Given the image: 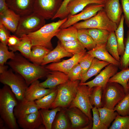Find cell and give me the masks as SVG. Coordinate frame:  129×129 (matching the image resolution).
<instances>
[{"instance_id": "16", "label": "cell", "mask_w": 129, "mask_h": 129, "mask_svg": "<svg viewBox=\"0 0 129 129\" xmlns=\"http://www.w3.org/2000/svg\"><path fill=\"white\" fill-rule=\"evenodd\" d=\"M35 0H6L9 9L22 16L33 12Z\"/></svg>"}, {"instance_id": "22", "label": "cell", "mask_w": 129, "mask_h": 129, "mask_svg": "<svg viewBox=\"0 0 129 129\" xmlns=\"http://www.w3.org/2000/svg\"><path fill=\"white\" fill-rule=\"evenodd\" d=\"M106 0H71L67 7V17L77 14L88 5L91 4H104Z\"/></svg>"}, {"instance_id": "6", "label": "cell", "mask_w": 129, "mask_h": 129, "mask_svg": "<svg viewBox=\"0 0 129 129\" xmlns=\"http://www.w3.org/2000/svg\"><path fill=\"white\" fill-rule=\"evenodd\" d=\"M73 25L77 29L95 28L105 30L110 32H115L118 27L109 18L103 9L91 18Z\"/></svg>"}, {"instance_id": "32", "label": "cell", "mask_w": 129, "mask_h": 129, "mask_svg": "<svg viewBox=\"0 0 129 129\" xmlns=\"http://www.w3.org/2000/svg\"><path fill=\"white\" fill-rule=\"evenodd\" d=\"M129 80V68L117 72L109 80L108 82L119 83L124 87L126 94L129 91L127 83Z\"/></svg>"}, {"instance_id": "42", "label": "cell", "mask_w": 129, "mask_h": 129, "mask_svg": "<svg viewBox=\"0 0 129 129\" xmlns=\"http://www.w3.org/2000/svg\"><path fill=\"white\" fill-rule=\"evenodd\" d=\"M109 129H129V115L116 117Z\"/></svg>"}, {"instance_id": "40", "label": "cell", "mask_w": 129, "mask_h": 129, "mask_svg": "<svg viewBox=\"0 0 129 129\" xmlns=\"http://www.w3.org/2000/svg\"><path fill=\"white\" fill-rule=\"evenodd\" d=\"M125 50L123 55L121 56L120 64L118 68L121 70L129 67V28L128 30L126 38L124 39Z\"/></svg>"}, {"instance_id": "54", "label": "cell", "mask_w": 129, "mask_h": 129, "mask_svg": "<svg viewBox=\"0 0 129 129\" xmlns=\"http://www.w3.org/2000/svg\"><path fill=\"white\" fill-rule=\"evenodd\" d=\"M127 87L128 89H129V80L127 83Z\"/></svg>"}, {"instance_id": "23", "label": "cell", "mask_w": 129, "mask_h": 129, "mask_svg": "<svg viewBox=\"0 0 129 129\" xmlns=\"http://www.w3.org/2000/svg\"><path fill=\"white\" fill-rule=\"evenodd\" d=\"M106 44L96 45L95 48L86 53L100 60L107 62L119 67L120 62L114 59L108 52L106 49Z\"/></svg>"}, {"instance_id": "49", "label": "cell", "mask_w": 129, "mask_h": 129, "mask_svg": "<svg viewBox=\"0 0 129 129\" xmlns=\"http://www.w3.org/2000/svg\"><path fill=\"white\" fill-rule=\"evenodd\" d=\"M10 31L2 24L0 23V42L7 45L8 38L11 35Z\"/></svg>"}, {"instance_id": "28", "label": "cell", "mask_w": 129, "mask_h": 129, "mask_svg": "<svg viewBox=\"0 0 129 129\" xmlns=\"http://www.w3.org/2000/svg\"><path fill=\"white\" fill-rule=\"evenodd\" d=\"M20 38V41L18 44L9 47V49L13 52L18 51L24 57L29 59L32 47V42L27 38L21 37Z\"/></svg>"}, {"instance_id": "9", "label": "cell", "mask_w": 129, "mask_h": 129, "mask_svg": "<svg viewBox=\"0 0 129 129\" xmlns=\"http://www.w3.org/2000/svg\"><path fill=\"white\" fill-rule=\"evenodd\" d=\"M91 89L87 85L79 84L76 96L68 108H79L92 121L91 111L93 107L89 100Z\"/></svg>"}, {"instance_id": "45", "label": "cell", "mask_w": 129, "mask_h": 129, "mask_svg": "<svg viewBox=\"0 0 129 129\" xmlns=\"http://www.w3.org/2000/svg\"><path fill=\"white\" fill-rule=\"evenodd\" d=\"M93 117V126L92 129H107L108 128L101 121L98 109L96 107L91 109Z\"/></svg>"}, {"instance_id": "18", "label": "cell", "mask_w": 129, "mask_h": 129, "mask_svg": "<svg viewBox=\"0 0 129 129\" xmlns=\"http://www.w3.org/2000/svg\"><path fill=\"white\" fill-rule=\"evenodd\" d=\"M40 83L38 80H36L28 87L25 93V99L30 101L38 100L50 93L56 88H45L40 86Z\"/></svg>"}, {"instance_id": "5", "label": "cell", "mask_w": 129, "mask_h": 129, "mask_svg": "<svg viewBox=\"0 0 129 129\" xmlns=\"http://www.w3.org/2000/svg\"><path fill=\"white\" fill-rule=\"evenodd\" d=\"M0 81L10 87L18 101L24 98L25 91L29 86L24 79L19 74L14 73L11 68L0 74Z\"/></svg>"}, {"instance_id": "11", "label": "cell", "mask_w": 129, "mask_h": 129, "mask_svg": "<svg viewBox=\"0 0 129 129\" xmlns=\"http://www.w3.org/2000/svg\"><path fill=\"white\" fill-rule=\"evenodd\" d=\"M104 4H89L79 13L68 16L67 20L60 26L59 29H64L73 25L81 20L88 19L95 15L103 8Z\"/></svg>"}, {"instance_id": "53", "label": "cell", "mask_w": 129, "mask_h": 129, "mask_svg": "<svg viewBox=\"0 0 129 129\" xmlns=\"http://www.w3.org/2000/svg\"><path fill=\"white\" fill-rule=\"evenodd\" d=\"M8 66L4 65H0V74L1 73L5 70L8 69Z\"/></svg>"}, {"instance_id": "3", "label": "cell", "mask_w": 129, "mask_h": 129, "mask_svg": "<svg viewBox=\"0 0 129 129\" xmlns=\"http://www.w3.org/2000/svg\"><path fill=\"white\" fill-rule=\"evenodd\" d=\"M67 18L66 17L55 22L45 24L38 30L23 35L21 37L26 38L30 40L32 46H40L51 50L53 48L52 39L55 36L59 30L60 26Z\"/></svg>"}, {"instance_id": "15", "label": "cell", "mask_w": 129, "mask_h": 129, "mask_svg": "<svg viewBox=\"0 0 129 129\" xmlns=\"http://www.w3.org/2000/svg\"><path fill=\"white\" fill-rule=\"evenodd\" d=\"M17 124L23 129H38L45 128L39 110L27 114L17 119Z\"/></svg>"}, {"instance_id": "38", "label": "cell", "mask_w": 129, "mask_h": 129, "mask_svg": "<svg viewBox=\"0 0 129 129\" xmlns=\"http://www.w3.org/2000/svg\"><path fill=\"white\" fill-rule=\"evenodd\" d=\"M103 89L99 86H94L91 88L89 100L91 105L97 109L102 107V99Z\"/></svg>"}, {"instance_id": "50", "label": "cell", "mask_w": 129, "mask_h": 129, "mask_svg": "<svg viewBox=\"0 0 129 129\" xmlns=\"http://www.w3.org/2000/svg\"><path fill=\"white\" fill-rule=\"evenodd\" d=\"M20 40V38L15 35H11L7 40V45L9 47L15 46L18 44Z\"/></svg>"}, {"instance_id": "39", "label": "cell", "mask_w": 129, "mask_h": 129, "mask_svg": "<svg viewBox=\"0 0 129 129\" xmlns=\"http://www.w3.org/2000/svg\"><path fill=\"white\" fill-rule=\"evenodd\" d=\"M60 42L62 46L67 52L73 55L78 54L86 49L78 39L67 42Z\"/></svg>"}, {"instance_id": "14", "label": "cell", "mask_w": 129, "mask_h": 129, "mask_svg": "<svg viewBox=\"0 0 129 129\" xmlns=\"http://www.w3.org/2000/svg\"><path fill=\"white\" fill-rule=\"evenodd\" d=\"M70 121L71 129H82L90 122L89 118L81 110L76 107L65 108Z\"/></svg>"}, {"instance_id": "34", "label": "cell", "mask_w": 129, "mask_h": 129, "mask_svg": "<svg viewBox=\"0 0 129 129\" xmlns=\"http://www.w3.org/2000/svg\"><path fill=\"white\" fill-rule=\"evenodd\" d=\"M78 39L88 51L95 48L96 45L88 33L87 29H78Z\"/></svg>"}, {"instance_id": "21", "label": "cell", "mask_w": 129, "mask_h": 129, "mask_svg": "<svg viewBox=\"0 0 129 129\" xmlns=\"http://www.w3.org/2000/svg\"><path fill=\"white\" fill-rule=\"evenodd\" d=\"M21 16L9 8L0 14V23L3 25L10 32L15 33Z\"/></svg>"}, {"instance_id": "12", "label": "cell", "mask_w": 129, "mask_h": 129, "mask_svg": "<svg viewBox=\"0 0 129 129\" xmlns=\"http://www.w3.org/2000/svg\"><path fill=\"white\" fill-rule=\"evenodd\" d=\"M118 67L114 65L109 64L100 72L93 79L87 82H80V85L88 86L90 89L95 86H99L104 89L109 79L118 71Z\"/></svg>"}, {"instance_id": "20", "label": "cell", "mask_w": 129, "mask_h": 129, "mask_svg": "<svg viewBox=\"0 0 129 129\" xmlns=\"http://www.w3.org/2000/svg\"><path fill=\"white\" fill-rule=\"evenodd\" d=\"M39 110L35 101L28 100L24 98L18 101L14 109V114L17 119L25 115L36 112Z\"/></svg>"}, {"instance_id": "27", "label": "cell", "mask_w": 129, "mask_h": 129, "mask_svg": "<svg viewBox=\"0 0 129 129\" xmlns=\"http://www.w3.org/2000/svg\"><path fill=\"white\" fill-rule=\"evenodd\" d=\"M50 51V49L42 46H32L29 59L34 64L41 65L44 58Z\"/></svg>"}, {"instance_id": "43", "label": "cell", "mask_w": 129, "mask_h": 129, "mask_svg": "<svg viewBox=\"0 0 129 129\" xmlns=\"http://www.w3.org/2000/svg\"><path fill=\"white\" fill-rule=\"evenodd\" d=\"M7 45L0 43V65H3L9 59H14L15 56L14 52L8 50Z\"/></svg>"}, {"instance_id": "52", "label": "cell", "mask_w": 129, "mask_h": 129, "mask_svg": "<svg viewBox=\"0 0 129 129\" xmlns=\"http://www.w3.org/2000/svg\"><path fill=\"white\" fill-rule=\"evenodd\" d=\"M93 126V122H90L88 124L84 127L82 129H92Z\"/></svg>"}, {"instance_id": "47", "label": "cell", "mask_w": 129, "mask_h": 129, "mask_svg": "<svg viewBox=\"0 0 129 129\" xmlns=\"http://www.w3.org/2000/svg\"><path fill=\"white\" fill-rule=\"evenodd\" d=\"M71 0H63L59 9L51 20H53L58 18L62 19L67 17V7L68 4Z\"/></svg>"}, {"instance_id": "24", "label": "cell", "mask_w": 129, "mask_h": 129, "mask_svg": "<svg viewBox=\"0 0 129 129\" xmlns=\"http://www.w3.org/2000/svg\"><path fill=\"white\" fill-rule=\"evenodd\" d=\"M73 55L63 48L59 41L55 48L50 51L45 57L41 65L43 66L50 63L56 62L64 57H72Z\"/></svg>"}, {"instance_id": "8", "label": "cell", "mask_w": 129, "mask_h": 129, "mask_svg": "<svg viewBox=\"0 0 129 129\" xmlns=\"http://www.w3.org/2000/svg\"><path fill=\"white\" fill-rule=\"evenodd\" d=\"M45 20L34 12L21 16L15 33V35L20 38L23 35L38 30L45 24Z\"/></svg>"}, {"instance_id": "41", "label": "cell", "mask_w": 129, "mask_h": 129, "mask_svg": "<svg viewBox=\"0 0 129 129\" xmlns=\"http://www.w3.org/2000/svg\"><path fill=\"white\" fill-rule=\"evenodd\" d=\"M114 109L121 116L129 115V91L115 106Z\"/></svg>"}, {"instance_id": "51", "label": "cell", "mask_w": 129, "mask_h": 129, "mask_svg": "<svg viewBox=\"0 0 129 129\" xmlns=\"http://www.w3.org/2000/svg\"><path fill=\"white\" fill-rule=\"evenodd\" d=\"M9 9L6 0H0V14L3 13Z\"/></svg>"}, {"instance_id": "13", "label": "cell", "mask_w": 129, "mask_h": 129, "mask_svg": "<svg viewBox=\"0 0 129 129\" xmlns=\"http://www.w3.org/2000/svg\"><path fill=\"white\" fill-rule=\"evenodd\" d=\"M86 50L74 54L71 58L58 63H53L48 65L46 68L50 71H57L67 75L70 71L79 63L82 57L86 53Z\"/></svg>"}, {"instance_id": "46", "label": "cell", "mask_w": 129, "mask_h": 129, "mask_svg": "<svg viewBox=\"0 0 129 129\" xmlns=\"http://www.w3.org/2000/svg\"><path fill=\"white\" fill-rule=\"evenodd\" d=\"M69 80L72 81H80L81 78L82 69L79 63L75 65L67 74Z\"/></svg>"}, {"instance_id": "4", "label": "cell", "mask_w": 129, "mask_h": 129, "mask_svg": "<svg viewBox=\"0 0 129 129\" xmlns=\"http://www.w3.org/2000/svg\"><path fill=\"white\" fill-rule=\"evenodd\" d=\"M80 81H72L69 80L58 86L56 98L50 108H68L76 96Z\"/></svg>"}, {"instance_id": "25", "label": "cell", "mask_w": 129, "mask_h": 129, "mask_svg": "<svg viewBox=\"0 0 129 129\" xmlns=\"http://www.w3.org/2000/svg\"><path fill=\"white\" fill-rule=\"evenodd\" d=\"M109 64L107 62L101 60L94 58L87 71L82 76L80 82H86L89 79L97 75L102 68Z\"/></svg>"}, {"instance_id": "35", "label": "cell", "mask_w": 129, "mask_h": 129, "mask_svg": "<svg viewBox=\"0 0 129 129\" xmlns=\"http://www.w3.org/2000/svg\"><path fill=\"white\" fill-rule=\"evenodd\" d=\"M106 47L112 57L120 62V57L118 53V44L114 32H110L106 44Z\"/></svg>"}, {"instance_id": "48", "label": "cell", "mask_w": 129, "mask_h": 129, "mask_svg": "<svg viewBox=\"0 0 129 129\" xmlns=\"http://www.w3.org/2000/svg\"><path fill=\"white\" fill-rule=\"evenodd\" d=\"M125 23L129 28V0H120Z\"/></svg>"}, {"instance_id": "26", "label": "cell", "mask_w": 129, "mask_h": 129, "mask_svg": "<svg viewBox=\"0 0 129 129\" xmlns=\"http://www.w3.org/2000/svg\"><path fill=\"white\" fill-rule=\"evenodd\" d=\"M71 124L65 108H61L57 113L53 123L52 129H70Z\"/></svg>"}, {"instance_id": "31", "label": "cell", "mask_w": 129, "mask_h": 129, "mask_svg": "<svg viewBox=\"0 0 129 129\" xmlns=\"http://www.w3.org/2000/svg\"><path fill=\"white\" fill-rule=\"evenodd\" d=\"M87 32L96 45L106 44L110 32L104 29L92 28L87 29Z\"/></svg>"}, {"instance_id": "19", "label": "cell", "mask_w": 129, "mask_h": 129, "mask_svg": "<svg viewBox=\"0 0 129 129\" xmlns=\"http://www.w3.org/2000/svg\"><path fill=\"white\" fill-rule=\"evenodd\" d=\"M46 76V79L39 84L40 86L46 88H55L69 80L67 75L59 71H51Z\"/></svg>"}, {"instance_id": "10", "label": "cell", "mask_w": 129, "mask_h": 129, "mask_svg": "<svg viewBox=\"0 0 129 129\" xmlns=\"http://www.w3.org/2000/svg\"><path fill=\"white\" fill-rule=\"evenodd\" d=\"M60 0H35L33 12L45 19H51L55 15L62 3Z\"/></svg>"}, {"instance_id": "1", "label": "cell", "mask_w": 129, "mask_h": 129, "mask_svg": "<svg viewBox=\"0 0 129 129\" xmlns=\"http://www.w3.org/2000/svg\"><path fill=\"white\" fill-rule=\"evenodd\" d=\"M26 58L16 53L14 59H11L7 64L24 79L29 86L34 81L46 76L50 71L42 65L30 62Z\"/></svg>"}, {"instance_id": "44", "label": "cell", "mask_w": 129, "mask_h": 129, "mask_svg": "<svg viewBox=\"0 0 129 129\" xmlns=\"http://www.w3.org/2000/svg\"><path fill=\"white\" fill-rule=\"evenodd\" d=\"M94 58L91 55L86 52L81 58L79 63L81 68L82 76L87 71Z\"/></svg>"}, {"instance_id": "29", "label": "cell", "mask_w": 129, "mask_h": 129, "mask_svg": "<svg viewBox=\"0 0 129 129\" xmlns=\"http://www.w3.org/2000/svg\"><path fill=\"white\" fill-rule=\"evenodd\" d=\"M61 108L57 107L51 110L45 109H39L43 124L46 129H52V124L56 114L61 110Z\"/></svg>"}, {"instance_id": "17", "label": "cell", "mask_w": 129, "mask_h": 129, "mask_svg": "<svg viewBox=\"0 0 129 129\" xmlns=\"http://www.w3.org/2000/svg\"><path fill=\"white\" fill-rule=\"evenodd\" d=\"M103 9L109 18L118 27L123 13L119 0H106Z\"/></svg>"}, {"instance_id": "2", "label": "cell", "mask_w": 129, "mask_h": 129, "mask_svg": "<svg viewBox=\"0 0 129 129\" xmlns=\"http://www.w3.org/2000/svg\"><path fill=\"white\" fill-rule=\"evenodd\" d=\"M17 100L9 86L4 85L0 89V118L7 127L11 129H18L19 126L14 112V108L18 102Z\"/></svg>"}, {"instance_id": "37", "label": "cell", "mask_w": 129, "mask_h": 129, "mask_svg": "<svg viewBox=\"0 0 129 129\" xmlns=\"http://www.w3.org/2000/svg\"><path fill=\"white\" fill-rule=\"evenodd\" d=\"M57 93V86L49 94L35 101L39 109L50 108L56 98Z\"/></svg>"}, {"instance_id": "30", "label": "cell", "mask_w": 129, "mask_h": 129, "mask_svg": "<svg viewBox=\"0 0 129 129\" xmlns=\"http://www.w3.org/2000/svg\"><path fill=\"white\" fill-rule=\"evenodd\" d=\"M78 29L72 25L60 29L55 36L60 42H67L78 39Z\"/></svg>"}, {"instance_id": "33", "label": "cell", "mask_w": 129, "mask_h": 129, "mask_svg": "<svg viewBox=\"0 0 129 129\" xmlns=\"http://www.w3.org/2000/svg\"><path fill=\"white\" fill-rule=\"evenodd\" d=\"M98 109L101 121L108 128L118 114L114 109H110L105 107L98 108Z\"/></svg>"}, {"instance_id": "55", "label": "cell", "mask_w": 129, "mask_h": 129, "mask_svg": "<svg viewBox=\"0 0 129 129\" xmlns=\"http://www.w3.org/2000/svg\"></svg>"}, {"instance_id": "36", "label": "cell", "mask_w": 129, "mask_h": 129, "mask_svg": "<svg viewBox=\"0 0 129 129\" xmlns=\"http://www.w3.org/2000/svg\"><path fill=\"white\" fill-rule=\"evenodd\" d=\"M124 17L122 14L120 23L114 32L118 44V54L121 56L123 55L125 48L124 43Z\"/></svg>"}, {"instance_id": "7", "label": "cell", "mask_w": 129, "mask_h": 129, "mask_svg": "<svg viewBox=\"0 0 129 129\" xmlns=\"http://www.w3.org/2000/svg\"><path fill=\"white\" fill-rule=\"evenodd\" d=\"M126 95L125 90L121 85L117 82H108L103 90L102 107L114 109Z\"/></svg>"}]
</instances>
